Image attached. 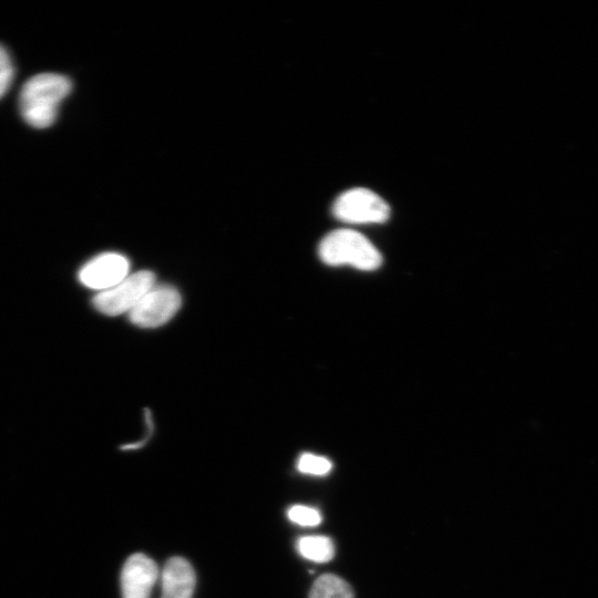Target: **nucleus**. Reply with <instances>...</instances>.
<instances>
[{
	"label": "nucleus",
	"instance_id": "nucleus-1",
	"mask_svg": "<svg viewBox=\"0 0 598 598\" xmlns=\"http://www.w3.org/2000/svg\"><path fill=\"white\" fill-rule=\"evenodd\" d=\"M71 89L70 79L63 74L45 72L31 76L22 85L19 96L23 120L35 128L49 127Z\"/></svg>",
	"mask_w": 598,
	"mask_h": 598
},
{
	"label": "nucleus",
	"instance_id": "nucleus-2",
	"mask_svg": "<svg viewBox=\"0 0 598 598\" xmlns=\"http://www.w3.org/2000/svg\"><path fill=\"white\" fill-rule=\"evenodd\" d=\"M320 259L330 266L350 265L371 271L380 267L382 256L362 234L352 229L329 233L319 244Z\"/></svg>",
	"mask_w": 598,
	"mask_h": 598
},
{
	"label": "nucleus",
	"instance_id": "nucleus-3",
	"mask_svg": "<svg viewBox=\"0 0 598 598\" xmlns=\"http://www.w3.org/2000/svg\"><path fill=\"white\" fill-rule=\"evenodd\" d=\"M390 206L368 188H351L342 193L332 205L336 218L351 224L383 223L390 217Z\"/></svg>",
	"mask_w": 598,
	"mask_h": 598
},
{
	"label": "nucleus",
	"instance_id": "nucleus-4",
	"mask_svg": "<svg viewBox=\"0 0 598 598\" xmlns=\"http://www.w3.org/2000/svg\"><path fill=\"white\" fill-rule=\"evenodd\" d=\"M154 285V274L141 270L128 275L114 287L100 291L92 302L97 311L107 316L128 313Z\"/></svg>",
	"mask_w": 598,
	"mask_h": 598
},
{
	"label": "nucleus",
	"instance_id": "nucleus-5",
	"mask_svg": "<svg viewBox=\"0 0 598 598\" xmlns=\"http://www.w3.org/2000/svg\"><path fill=\"white\" fill-rule=\"evenodd\" d=\"M182 305L178 290L168 285H154L128 312L132 323L141 328H156L171 320Z\"/></svg>",
	"mask_w": 598,
	"mask_h": 598
},
{
	"label": "nucleus",
	"instance_id": "nucleus-6",
	"mask_svg": "<svg viewBox=\"0 0 598 598\" xmlns=\"http://www.w3.org/2000/svg\"><path fill=\"white\" fill-rule=\"evenodd\" d=\"M130 261L117 252H104L89 260L79 271V280L90 289L107 290L128 276Z\"/></svg>",
	"mask_w": 598,
	"mask_h": 598
},
{
	"label": "nucleus",
	"instance_id": "nucleus-7",
	"mask_svg": "<svg viewBox=\"0 0 598 598\" xmlns=\"http://www.w3.org/2000/svg\"><path fill=\"white\" fill-rule=\"evenodd\" d=\"M158 577L155 561L144 554H134L125 561L121 573L123 598H150Z\"/></svg>",
	"mask_w": 598,
	"mask_h": 598
},
{
	"label": "nucleus",
	"instance_id": "nucleus-8",
	"mask_svg": "<svg viewBox=\"0 0 598 598\" xmlns=\"http://www.w3.org/2000/svg\"><path fill=\"white\" fill-rule=\"evenodd\" d=\"M194 588L192 565L182 557L169 558L162 571V598H192Z\"/></svg>",
	"mask_w": 598,
	"mask_h": 598
},
{
	"label": "nucleus",
	"instance_id": "nucleus-9",
	"mask_svg": "<svg viewBox=\"0 0 598 598\" xmlns=\"http://www.w3.org/2000/svg\"><path fill=\"white\" fill-rule=\"evenodd\" d=\"M309 598H354V595L344 579L337 575L326 574L316 579Z\"/></svg>",
	"mask_w": 598,
	"mask_h": 598
},
{
	"label": "nucleus",
	"instance_id": "nucleus-10",
	"mask_svg": "<svg viewBox=\"0 0 598 598\" xmlns=\"http://www.w3.org/2000/svg\"><path fill=\"white\" fill-rule=\"evenodd\" d=\"M299 554L316 563H327L334 556V545L326 536H305L298 539Z\"/></svg>",
	"mask_w": 598,
	"mask_h": 598
},
{
	"label": "nucleus",
	"instance_id": "nucleus-11",
	"mask_svg": "<svg viewBox=\"0 0 598 598\" xmlns=\"http://www.w3.org/2000/svg\"><path fill=\"white\" fill-rule=\"evenodd\" d=\"M297 468L303 474L322 476L331 471L332 463L324 456L303 453L298 458Z\"/></svg>",
	"mask_w": 598,
	"mask_h": 598
},
{
	"label": "nucleus",
	"instance_id": "nucleus-12",
	"mask_svg": "<svg viewBox=\"0 0 598 598\" xmlns=\"http://www.w3.org/2000/svg\"><path fill=\"white\" fill-rule=\"evenodd\" d=\"M289 519L301 526H316L321 522L318 509L305 505H293L287 513Z\"/></svg>",
	"mask_w": 598,
	"mask_h": 598
},
{
	"label": "nucleus",
	"instance_id": "nucleus-13",
	"mask_svg": "<svg viewBox=\"0 0 598 598\" xmlns=\"http://www.w3.org/2000/svg\"><path fill=\"white\" fill-rule=\"evenodd\" d=\"M13 64L7 49L0 44V99L7 93L13 80Z\"/></svg>",
	"mask_w": 598,
	"mask_h": 598
}]
</instances>
